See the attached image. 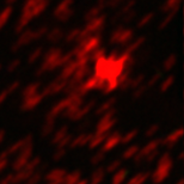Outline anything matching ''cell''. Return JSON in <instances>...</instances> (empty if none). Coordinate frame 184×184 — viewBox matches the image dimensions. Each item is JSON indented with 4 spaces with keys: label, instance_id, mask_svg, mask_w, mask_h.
<instances>
[{
    "label": "cell",
    "instance_id": "cell-1",
    "mask_svg": "<svg viewBox=\"0 0 184 184\" xmlns=\"http://www.w3.org/2000/svg\"><path fill=\"white\" fill-rule=\"evenodd\" d=\"M62 64H64V56L61 54V50L53 49V50H49V53L46 55L41 70L42 71H51V70L57 68Z\"/></svg>",
    "mask_w": 184,
    "mask_h": 184
},
{
    "label": "cell",
    "instance_id": "cell-2",
    "mask_svg": "<svg viewBox=\"0 0 184 184\" xmlns=\"http://www.w3.org/2000/svg\"><path fill=\"white\" fill-rule=\"evenodd\" d=\"M71 6H72V0H64V1L61 3L55 10L56 18L60 19V20H62V22L67 20L72 16V12H73Z\"/></svg>",
    "mask_w": 184,
    "mask_h": 184
},
{
    "label": "cell",
    "instance_id": "cell-3",
    "mask_svg": "<svg viewBox=\"0 0 184 184\" xmlns=\"http://www.w3.org/2000/svg\"><path fill=\"white\" fill-rule=\"evenodd\" d=\"M133 37V33L132 30H125V29H118L116 31H114V34L111 35V43H120V44H125L130 42Z\"/></svg>",
    "mask_w": 184,
    "mask_h": 184
},
{
    "label": "cell",
    "instance_id": "cell-4",
    "mask_svg": "<svg viewBox=\"0 0 184 184\" xmlns=\"http://www.w3.org/2000/svg\"><path fill=\"white\" fill-rule=\"evenodd\" d=\"M104 25V18L103 17H97V18H93L91 19L87 25H86V29L84 30V33H88V34H92V33H97L98 30Z\"/></svg>",
    "mask_w": 184,
    "mask_h": 184
},
{
    "label": "cell",
    "instance_id": "cell-5",
    "mask_svg": "<svg viewBox=\"0 0 184 184\" xmlns=\"http://www.w3.org/2000/svg\"><path fill=\"white\" fill-rule=\"evenodd\" d=\"M64 85H65V80H64V79H61V78L56 79L55 81L50 83V85L46 88V90H47V93H50V95L56 93V92H59L61 88L64 87Z\"/></svg>",
    "mask_w": 184,
    "mask_h": 184
},
{
    "label": "cell",
    "instance_id": "cell-6",
    "mask_svg": "<svg viewBox=\"0 0 184 184\" xmlns=\"http://www.w3.org/2000/svg\"><path fill=\"white\" fill-rule=\"evenodd\" d=\"M179 4H180V0H167L166 4L164 5V11L166 13L176 14V11L179 7Z\"/></svg>",
    "mask_w": 184,
    "mask_h": 184
},
{
    "label": "cell",
    "instance_id": "cell-7",
    "mask_svg": "<svg viewBox=\"0 0 184 184\" xmlns=\"http://www.w3.org/2000/svg\"><path fill=\"white\" fill-rule=\"evenodd\" d=\"M62 36H64L62 30H61V29H57V28L53 29L51 31H49L48 35H47V37H48V40H49L50 42H57V41H60V38L62 37Z\"/></svg>",
    "mask_w": 184,
    "mask_h": 184
},
{
    "label": "cell",
    "instance_id": "cell-8",
    "mask_svg": "<svg viewBox=\"0 0 184 184\" xmlns=\"http://www.w3.org/2000/svg\"><path fill=\"white\" fill-rule=\"evenodd\" d=\"M66 38H67V41H70V42H77V41H79L80 38H83L81 30H78V29L72 30V31L66 36Z\"/></svg>",
    "mask_w": 184,
    "mask_h": 184
},
{
    "label": "cell",
    "instance_id": "cell-9",
    "mask_svg": "<svg viewBox=\"0 0 184 184\" xmlns=\"http://www.w3.org/2000/svg\"><path fill=\"white\" fill-rule=\"evenodd\" d=\"M11 12H12L11 7H10V6H7V7H6V10H5L4 12H1V13H0V29H1V28H3V26L6 24V22L10 19Z\"/></svg>",
    "mask_w": 184,
    "mask_h": 184
},
{
    "label": "cell",
    "instance_id": "cell-10",
    "mask_svg": "<svg viewBox=\"0 0 184 184\" xmlns=\"http://www.w3.org/2000/svg\"><path fill=\"white\" fill-rule=\"evenodd\" d=\"M175 65H176V55H170L166 59V61H164V70L165 71H171Z\"/></svg>",
    "mask_w": 184,
    "mask_h": 184
},
{
    "label": "cell",
    "instance_id": "cell-11",
    "mask_svg": "<svg viewBox=\"0 0 184 184\" xmlns=\"http://www.w3.org/2000/svg\"><path fill=\"white\" fill-rule=\"evenodd\" d=\"M41 55H42V49H41V48L35 49L31 54H30V56H29V62H30V64L36 62V61H38V59L41 57Z\"/></svg>",
    "mask_w": 184,
    "mask_h": 184
},
{
    "label": "cell",
    "instance_id": "cell-12",
    "mask_svg": "<svg viewBox=\"0 0 184 184\" xmlns=\"http://www.w3.org/2000/svg\"><path fill=\"white\" fill-rule=\"evenodd\" d=\"M99 12H101V9L97 7V6H95V7H92V9L87 12L86 18H88L90 20L93 19V18H97V17H99Z\"/></svg>",
    "mask_w": 184,
    "mask_h": 184
},
{
    "label": "cell",
    "instance_id": "cell-13",
    "mask_svg": "<svg viewBox=\"0 0 184 184\" xmlns=\"http://www.w3.org/2000/svg\"><path fill=\"white\" fill-rule=\"evenodd\" d=\"M152 19H153V13H147L146 16H143V17L140 19V22H139L138 26H139V28H142V26H145V25L149 24V22H151Z\"/></svg>",
    "mask_w": 184,
    "mask_h": 184
},
{
    "label": "cell",
    "instance_id": "cell-14",
    "mask_svg": "<svg viewBox=\"0 0 184 184\" xmlns=\"http://www.w3.org/2000/svg\"><path fill=\"white\" fill-rule=\"evenodd\" d=\"M143 41H145L143 37H140L138 41H134V42L129 46V51H128V53H133V51H135V49H139V47L143 43Z\"/></svg>",
    "mask_w": 184,
    "mask_h": 184
},
{
    "label": "cell",
    "instance_id": "cell-15",
    "mask_svg": "<svg viewBox=\"0 0 184 184\" xmlns=\"http://www.w3.org/2000/svg\"><path fill=\"white\" fill-rule=\"evenodd\" d=\"M173 84V77H169L166 78V80L163 81L162 84V91H167V88Z\"/></svg>",
    "mask_w": 184,
    "mask_h": 184
},
{
    "label": "cell",
    "instance_id": "cell-16",
    "mask_svg": "<svg viewBox=\"0 0 184 184\" xmlns=\"http://www.w3.org/2000/svg\"><path fill=\"white\" fill-rule=\"evenodd\" d=\"M160 78H162V73H160V72L156 73L154 75H153V77L149 79V81L147 83V85H148V86H153V85H154V84H156V83H157V81H158Z\"/></svg>",
    "mask_w": 184,
    "mask_h": 184
},
{
    "label": "cell",
    "instance_id": "cell-17",
    "mask_svg": "<svg viewBox=\"0 0 184 184\" xmlns=\"http://www.w3.org/2000/svg\"><path fill=\"white\" fill-rule=\"evenodd\" d=\"M19 65H20V61L19 60H14V61H12V62L9 65V72H13L16 68H18L19 67Z\"/></svg>",
    "mask_w": 184,
    "mask_h": 184
},
{
    "label": "cell",
    "instance_id": "cell-18",
    "mask_svg": "<svg viewBox=\"0 0 184 184\" xmlns=\"http://www.w3.org/2000/svg\"><path fill=\"white\" fill-rule=\"evenodd\" d=\"M172 17H173V14L172 13H169V16L164 19V20H162V24H160V29H164L165 26H167L169 25V23L172 20Z\"/></svg>",
    "mask_w": 184,
    "mask_h": 184
},
{
    "label": "cell",
    "instance_id": "cell-19",
    "mask_svg": "<svg viewBox=\"0 0 184 184\" xmlns=\"http://www.w3.org/2000/svg\"><path fill=\"white\" fill-rule=\"evenodd\" d=\"M122 3H123V0H109L108 6L115 9V7H117V6H118L120 4H122Z\"/></svg>",
    "mask_w": 184,
    "mask_h": 184
},
{
    "label": "cell",
    "instance_id": "cell-20",
    "mask_svg": "<svg viewBox=\"0 0 184 184\" xmlns=\"http://www.w3.org/2000/svg\"><path fill=\"white\" fill-rule=\"evenodd\" d=\"M108 3H109V0H98L97 7L102 9V7H104V6H108Z\"/></svg>",
    "mask_w": 184,
    "mask_h": 184
},
{
    "label": "cell",
    "instance_id": "cell-21",
    "mask_svg": "<svg viewBox=\"0 0 184 184\" xmlns=\"http://www.w3.org/2000/svg\"><path fill=\"white\" fill-rule=\"evenodd\" d=\"M16 1H18V0H6V3H7L9 5H11V4H14Z\"/></svg>",
    "mask_w": 184,
    "mask_h": 184
},
{
    "label": "cell",
    "instance_id": "cell-22",
    "mask_svg": "<svg viewBox=\"0 0 184 184\" xmlns=\"http://www.w3.org/2000/svg\"><path fill=\"white\" fill-rule=\"evenodd\" d=\"M0 70H1V65H0Z\"/></svg>",
    "mask_w": 184,
    "mask_h": 184
}]
</instances>
